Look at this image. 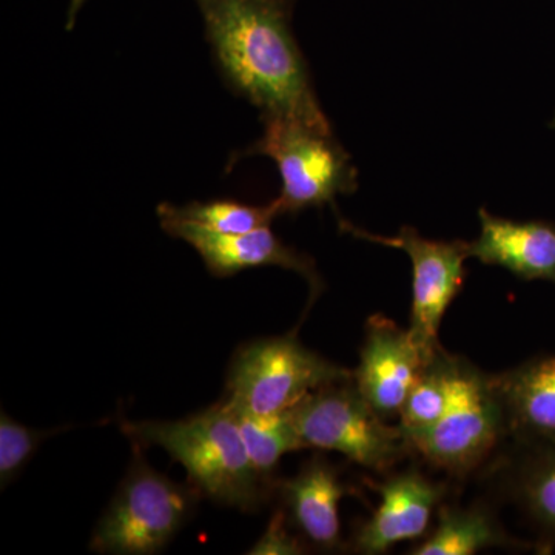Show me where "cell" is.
Masks as SVG:
<instances>
[{"label": "cell", "instance_id": "1", "mask_svg": "<svg viewBox=\"0 0 555 555\" xmlns=\"http://www.w3.org/2000/svg\"><path fill=\"white\" fill-rule=\"evenodd\" d=\"M225 87L262 119L301 120L332 131L292 31L295 0H195Z\"/></svg>", "mask_w": 555, "mask_h": 555}, {"label": "cell", "instance_id": "2", "mask_svg": "<svg viewBox=\"0 0 555 555\" xmlns=\"http://www.w3.org/2000/svg\"><path fill=\"white\" fill-rule=\"evenodd\" d=\"M120 430L133 447L163 448L184 467L189 483L218 505L255 513L275 492L251 463L238 418L224 398L188 418L122 422Z\"/></svg>", "mask_w": 555, "mask_h": 555}, {"label": "cell", "instance_id": "3", "mask_svg": "<svg viewBox=\"0 0 555 555\" xmlns=\"http://www.w3.org/2000/svg\"><path fill=\"white\" fill-rule=\"evenodd\" d=\"M129 470L91 535L93 553L152 555L164 550L195 514L199 491L149 465L134 447Z\"/></svg>", "mask_w": 555, "mask_h": 555}, {"label": "cell", "instance_id": "4", "mask_svg": "<svg viewBox=\"0 0 555 555\" xmlns=\"http://www.w3.org/2000/svg\"><path fill=\"white\" fill-rule=\"evenodd\" d=\"M352 379L353 372L287 334L241 347L230 364L224 398L250 414H284L310 393Z\"/></svg>", "mask_w": 555, "mask_h": 555}, {"label": "cell", "instance_id": "5", "mask_svg": "<svg viewBox=\"0 0 555 555\" xmlns=\"http://www.w3.org/2000/svg\"><path fill=\"white\" fill-rule=\"evenodd\" d=\"M262 122V137L236 153L230 164L254 155L275 160L283 189L273 201L281 215L321 207L356 190L357 171L332 131L297 119L269 118Z\"/></svg>", "mask_w": 555, "mask_h": 555}, {"label": "cell", "instance_id": "6", "mask_svg": "<svg viewBox=\"0 0 555 555\" xmlns=\"http://www.w3.org/2000/svg\"><path fill=\"white\" fill-rule=\"evenodd\" d=\"M288 414L306 448L337 452L377 473L390 469L412 451L401 427L387 425L353 379L310 393Z\"/></svg>", "mask_w": 555, "mask_h": 555}, {"label": "cell", "instance_id": "7", "mask_svg": "<svg viewBox=\"0 0 555 555\" xmlns=\"http://www.w3.org/2000/svg\"><path fill=\"white\" fill-rule=\"evenodd\" d=\"M507 438L505 412L491 375L460 358L454 396L443 418L409 438V447L430 465L465 477Z\"/></svg>", "mask_w": 555, "mask_h": 555}, {"label": "cell", "instance_id": "8", "mask_svg": "<svg viewBox=\"0 0 555 555\" xmlns=\"http://www.w3.org/2000/svg\"><path fill=\"white\" fill-rule=\"evenodd\" d=\"M350 235L382 246L403 250L412 264L411 337L427 358H434L440 345L441 323L449 306L465 283V262L470 258V243L423 238L415 229L401 228L396 236L374 235L341 221Z\"/></svg>", "mask_w": 555, "mask_h": 555}, {"label": "cell", "instance_id": "9", "mask_svg": "<svg viewBox=\"0 0 555 555\" xmlns=\"http://www.w3.org/2000/svg\"><path fill=\"white\" fill-rule=\"evenodd\" d=\"M160 228L173 238L185 241L196 251L211 275L235 276L248 269L281 268L305 276L313 292L321 288L315 262L278 238L270 225L247 233H221L179 218L166 203L158 207Z\"/></svg>", "mask_w": 555, "mask_h": 555}, {"label": "cell", "instance_id": "10", "mask_svg": "<svg viewBox=\"0 0 555 555\" xmlns=\"http://www.w3.org/2000/svg\"><path fill=\"white\" fill-rule=\"evenodd\" d=\"M430 360L409 328H401L389 318L374 315L366 324L353 385L383 418H396Z\"/></svg>", "mask_w": 555, "mask_h": 555}, {"label": "cell", "instance_id": "11", "mask_svg": "<svg viewBox=\"0 0 555 555\" xmlns=\"http://www.w3.org/2000/svg\"><path fill=\"white\" fill-rule=\"evenodd\" d=\"M371 486L382 500L352 540V550L364 555L385 554L398 543L425 539L434 513L447 494V485L415 467Z\"/></svg>", "mask_w": 555, "mask_h": 555}, {"label": "cell", "instance_id": "12", "mask_svg": "<svg viewBox=\"0 0 555 555\" xmlns=\"http://www.w3.org/2000/svg\"><path fill=\"white\" fill-rule=\"evenodd\" d=\"M275 492L288 525L308 546L323 553L341 550L339 503L352 489L343 483L337 466L321 454L313 455L294 477L278 481Z\"/></svg>", "mask_w": 555, "mask_h": 555}, {"label": "cell", "instance_id": "13", "mask_svg": "<svg viewBox=\"0 0 555 555\" xmlns=\"http://www.w3.org/2000/svg\"><path fill=\"white\" fill-rule=\"evenodd\" d=\"M507 438L520 449L555 447V356L491 375Z\"/></svg>", "mask_w": 555, "mask_h": 555}, {"label": "cell", "instance_id": "14", "mask_svg": "<svg viewBox=\"0 0 555 555\" xmlns=\"http://www.w3.org/2000/svg\"><path fill=\"white\" fill-rule=\"evenodd\" d=\"M480 235L470 243V258L499 266L524 280L555 281V228L518 222L480 210Z\"/></svg>", "mask_w": 555, "mask_h": 555}, {"label": "cell", "instance_id": "15", "mask_svg": "<svg viewBox=\"0 0 555 555\" xmlns=\"http://www.w3.org/2000/svg\"><path fill=\"white\" fill-rule=\"evenodd\" d=\"M489 547H531L507 534L488 507L443 506L436 528L409 551L412 555H473Z\"/></svg>", "mask_w": 555, "mask_h": 555}, {"label": "cell", "instance_id": "16", "mask_svg": "<svg viewBox=\"0 0 555 555\" xmlns=\"http://www.w3.org/2000/svg\"><path fill=\"white\" fill-rule=\"evenodd\" d=\"M459 363L460 357L441 349L423 369L398 416V426L406 440L430 429L447 414L454 396Z\"/></svg>", "mask_w": 555, "mask_h": 555}, {"label": "cell", "instance_id": "17", "mask_svg": "<svg viewBox=\"0 0 555 555\" xmlns=\"http://www.w3.org/2000/svg\"><path fill=\"white\" fill-rule=\"evenodd\" d=\"M511 491L528 517L555 537V447L520 449Z\"/></svg>", "mask_w": 555, "mask_h": 555}, {"label": "cell", "instance_id": "18", "mask_svg": "<svg viewBox=\"0 0 555 555\" xmlns=\"http://www.w3.org/2000/svg\"><path fill=\"white\" fill-rule=\"evenodd\" d=\"M232 408L238 418L241 437L246 444L251 463L257 467L259 476L276 489L275 473L281 459L288 452L308 449L299 437L291 414L287 411L284 414L257 415L243 409Z\"/></svg>", "mask_w": 555, "mask_h": 555}, {"label": "cell", "instance_id": "19", "mask_svg": "<svg viewBox=\"0 0 555 555\" xmlns=\"http://www.w3.org/2000/svg\"><path fill=\"white\" fill-rule=\"evenodd\" d=\"M171 214L221 233H247L270 225L280 217L275 201L266 206H251L236 199L192 201L185 206L166 203Z\"/></svg>", "mask_w": 555, "mask_h": 555}, {"label": "cell", "instance_id": "20", "mask_svg": "<svg viewBox=\"0 0 555 555\" xmlns=\"http://www.w3.org/2000/svg\"><path fill=\"white\" fill-rule=\"evenodd\" d=\"M65 429L67 427L35 429V427L14 422L7 412L2 411L0 415V485L2 489L20 476L43 441L57 436Z\"/></svg>", "mask_w": 555, "mask_h": 555}, {"label": "cell", "instance_id": "21", "mask_svg": "<svg viewBox=\"0 0 555 555\" xmlns=\"http://www.w3.org/2000/svg\"><path fill=\"white\" fill-rule=\"evenodd\" d=\"M292 526L288 525L283 507L278 509L270 518L268 529L259 537L257 543L247 554L254 555H299L306 554L308 543L299 535L292 534Z\"/></svg>", "mask_w": 555, "mask_h": 555}, {"label": "cell", "instance_id": "22", "mask_svg": "<svg viewBox=\"0 0 555 555\" xmlns=\"http://www.w3.org/2000/svg\"><path fill=\"white\" fill-rule=\"evenodd\" d=\"M87 0H69L67 11V24H65V30L72 31L75 28L76 21H78L79 11L82 10L83 3Z\"/></svg>", "mask_w": 555, "mask_h": 555}]
</instances>
